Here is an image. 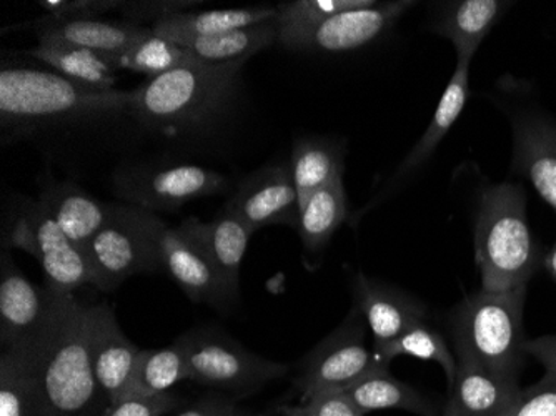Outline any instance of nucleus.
Instances as JSON below:
<instances>
[{"mask_svg":"<svg viewBox=\"0 0 556 416\" xmlns=\"http://www.w3.org/2000/svg\"><path fill=\"white\" fill-rule=\"evenodd\" d=\"M132 92H99L55 72L5 65L0 71V122L4 130L132 112Z\"/></svg>","mask_w":556,"mask_h":416,"instance_id":"obj_3","label":"nucleus"},{"mask_svg":"<svg viewBox=\"0 0 556 416\" xmlns=\"http://www.w3.org/2000/svg\"><path fill=\"white\" fill-rule=\"evenodd\" d=\"M527 355L539 360L545 367V374L556 377V335H545V337L528 338L525 343Z\"/></svg>","mask_w":556,"mask_h":416,"instance_id":"obj_40","label":"nucleus"},{"mask_svg":"<svg viewBox=\"0 0 556 416\" xmlns=\"http://www.w3.org/2000/svg\"><path fill=\"white\" fill-rule=\"evenodd\" d=\"M346 200L343 178H337L330 186L315 192L300 206L299 234L303 247L311 252L325 249L333 234L346 220Z\"/></svg>","mask_w":556,"mask_h":416,"instance_id":"obj_30","label":"nucleus"},{"mask_svg":"<svg viewBox=\"0 0 556 416\" xmlns=\"http://www.w3.org/2000/svg\"><path fill=\"white\" fill-rule=\"evenodd\" d=\"M303 412L307 416H365L343 390H325L303 399Z\"/></svg>","mask_w":556,"mask_h":416,"instance_id":"obj_38","label":"nucleus"},{"mask_svg":"<svg viewBox=\"0 0 556 416\" xmlns=\"http://www.w3.org/2000/svg\"><path fill=\"white\" fill-rule=\"evenodd\" d=\"M528 287L507 292L478 293L453 310L455 352H464L480 367L500 377L518 380L523 368V306Z\"/></svg>","mask_w":556,"mask_h":416,"instance_id":"obj_5","label":"nucleus"},{"mask_svg":"<svg viewBox=\"0 0 556 416\" xmlns=\"http://www.w3.org/2000/svg\"><path fill=\"white\" fill-rule=\"evenodd\" d=\"M52 308V290L25 277L8 250L0 259V338L2 350L27 349L42 333Z\"/></svg>","mask_w":556,"mask_h":416,"instance_id":"obj_13","label":"nucleus"},{"mask_svg":"<svg viewBox=\"0 0 556 416\" xmlns=\"http://www.w3.org/2000/svg\"><path fill=\"white\" fill-rule=\"evenodd\" d=\"M11 243L39 262L46 275V287L52 292L74 293L84 285H93L86 250L67 239L39 200L25 202L12 230Z\"/></svg>","mask_w":556,"mask_h":416,"instance_id":"obj_8","label":"nucleus"},{"mask_svg":"<svg viewBox=\"0 0 556 416\" xmlns=\"http://www.w3.org/2000/svg\"><path fill=\"white\" fill-rule=\"evenodd\" d=\"M475 262L485 292L528 287L539 270L542 259L528 224L523 187L503 181L483 190L475 222Z\"/></svg>","mask_w":556,"mask_h":416,"instance_id":"obj_2","label":"nucleus"},{"mask_svg":"<svg viewBox=\"0 0 556 416\" xmlns=\"http://www.w3.org/2000/svg\"><path fill=\"white\" fill-rule=\"evenodd\" d=\"M243 62L184 65L134 90L132 114L147 127L179 134L207 124L237 90Z\"/></svg>","mask_w":556,"mask_h":416,"instance_id":"obj_4","label":"nucleus"},{"mask_svg":"<svg viewBox=\"0 0 556 416\" xmlns=\"http://www.w3.org/2000/svg\"><path fill=\"white\" fill-rule=\"evenodd\" d=\"M150 33H152L150 27H140L125 21H104V18L55 22L43 15L36 22L39 43H67V46L84 47V49L108 55L114 62Z\"/></svg>","mask_w":556,"mask_h":416,"instance_id":"obj_20","label":"nucleus"},{"mask_svg":"<svg viewBox=\"0 0 556 416\" xmlns=\"http://www.w3.org/2000/svg\"><path fill=\"white\" fill-rule=\"evenodd\" d=\"M353 299L374 335V352L427 320V306L402 290L355 275Z\"/></svg>","mask_w":556,"mask_h":416,"instance_id":"obj_16","label":"nucleus"},{"mask_svg":"<svg viewBox=\"0 0 556 416\" xmlns=\"http://www.w3.org/2000/svg\"><path fill=\"white\" fill-rule=\"evenodd\" d=\"M375 0H292L277 5L278 43L289 47L317 29L328 18L352 9L367 8Z\"/></svg>","mask_w":556,"mask_h":416,"instance_id":"obj_31","label":"nucleus"},{"mask_svg":"<svg viewBox=\"0 0 556 416\" xmlns=\"http://www.w3.org/2000/svg\"><path fill=\"white\" fill-rule=\"evenodd\" d=\"M414 5L415 2L410 0H395L374 2L367 8L342 12L300 37L287 49L320 54H340L362 49L392 29L395 22Z\"/></svg>","mask_w":556,"mask_h":416,"instance_id":"obj_14","label":"nucleus"},{"mask_svg":"<svg viewBox=\"0 0 556 416\" xmlns=\"http://www.w3.org/2000/svg\"><path fill=\"white\" fill-rule=\"evenodd\" d=\"M179 340L186 349L190 380L197 383L249 393L289 374L287 363L262 358L227 335L193 330Z\"/></svg>","mask_w":556,"mask_h":416,"instance_id":"obj_6","label":"nucleus"},{"mask_svg":"<svg viewBox=\"0 0 556 416\" xmlns=\"http://www.w3.org/2000/svg\"><path fill=\"white\" fill-rule=\"evenodd\" d=\"M375 355L387 367L396 356H415V358L439 363L448 378V385L453 383L457 375V356L453 355L452 350L446 345L445 338L425 322L377 350Z\"/></svg>","mask_w":556,"mask_h":416,"instance_id":"obj_33","label":"nucleus"},{"mask_svg":"<svg viewBox=\"0 0 556 416\" xmlns=\"http://www.w3.org/2000/svg\"><path fill=\"white\" fill-rule=\"evenodd\" d=\"M510 2L502 0H458L443 8L435 33L445 37L457 50V62L471 64L477 50L492 33Z\"/></svg>","mask_w":556,"mask_h":416,"instance_id":"obj_22","label":"nucleus"},{"mask_svg":"<svg viewBox=\"0 0 556 416\" xmlns=\"http://www.w3.org/2000/svg\"><path fill=\"white\" fill-rule=\"evenodd\" d=\"M192 5H195V2L140 0V2H122L118 11H121L125 22L146 27L143 24H147V22H152V25L157 24V22L164 21L165 17H170V15L182 14L184 9L192 8Z\"/></svg>","mask_w":556,"mask_h":416,"instance_id":"obj_37","label":"nucleus"},{"mask_svg":"<svg viewBox=\"0 0 556 416\" xmlns=\"http://www.w3.org/2000/svg\"><path fill=\"white\" fill-rule=\"evenodd\" d=\"M130 206L139 224L154 240L164 272L179 283L180 289L192 302L208 303L217 308H225L232 303L214 268L180 236L177 228L168 227L152 212Z\"/></svg>","mask_w":556,"mask_h":416,"instance_id":"obj_11","label":"nucleus"},{"mask_svg":"<svg viewBox=\"0 0 556 416\" xmlns=\"http://www.w3.org/2000/svg\"><path fill=\"white\" fill-rule=\"evenodd\" d=\"M21 350L34 371L30 416H105L102 392L90 353V305L74 293L52 292V308L42 333Z\"/></svg>","mask_w":556,"mask_h":416,"instance_id":"obj_1","label":"nucleus"},{"mask_svg":"<svg viewBox=\"0 0 556 416\" xmlns=\"http://www.w3.org/2000/svg\"><path fill=\"white\" fill-rule=\"evenodd\" d=\"M39 202L58 222L67 239L83 250L112 220L115 212V203L100 202L74 184L47 187Z\"/></svg>","mask_w":556,"mask_h":416,"instance_id":"obj_21","label":"nucleus"},{"mask_svg":"<svg viewBox=\"0 0 556 416\" xmlns=\"http://www.w3.org/2000/svg\"><path fill=\"white\" fill-rule=\"evenodd\" d=\"M184 380H190V370L180 340L167 349L140 350L132 377L118 402L161 395Z\"/></svg>","mask_w":556,"mask_h":416,"instance_id":"obj_26","label":"nucleus"},{"mask_svg":"<svg viewBox=\"0 0 556 416\" xmlns=\"http://www.w3.org/2000/svg\"><path fill=\"white\" fill-rule=\"evenodd\" d=\"M515 171L532 181L556 214V122L525 112L514 121Z\"/></svg>","mask_w":556,"mask_h":416,"instance_id":"obj_19","label":"nucleus"},{"mask_svg":"<svg viewBox=\"0 0 556 416\" xmlns=\"http://www.w3.org/2000/svg\"><path fill=\"white\" fill-rule=\"evenodd\" d=\"M280 413H282V416H307L305 415V412H303L302 405L283 406V408L280 409Z\"/></svg>","mask_w":556,"mask_h":416,"instance_id":"obj_43","label":"nucleus"},{"mask_svg":"<svg viewBox=\"0 0 556 416\" xmlns=\"http://www.w3.org/2000/svg\"><path fill=\"white\" fill-rule=\"evenodd\" d=\"M34 58L46 62L65 79L87 89L112 92L117 86L121 68L108 55L99 54L84 47L67 43H39L30 52Z\"/></svg>","mask_w":556,"mask_h":416,"instance_id":"obj_24","label":"nucleus"},{"mask_svg":"<svg viewBox=\"0 0 556 416\" xmlns=\"http://www.w3.org/2000/svg\"><path fill=\"white\" fill-rule=\"evenodd\" d=\"M93 287L104 292L117 289L127 278L164 272L152 237L139 224L132 206L115 203L112 220L86 247Z\"/></svg>","mask_w":556,"mask_h":416,"instance_id":"obj_7","label":"nucleus"},{"mask_svg":"<svg viewBox=\"0 0 556 416\" xmlns=\"http://www.w3.org/2000/svg\"><path fill=\"white\" fill-rule=\"evenodd\" d=\"M118 0H39L37 5L46 12V17L55 22L92 21L118 11Z\"/></svg>","mask_w":556,"mask_h":416,"instance_id":"obj_35","label":"nucleus"},{"mask_svg":"<svg viewBox=\"0 0 556 416\" xmlns=\"http://www.w3.org/2000/svg\"><path fill=\"white\" fill-rule=\"evenodd\" d=\"M505 416H508V415H505Z\"/></svg>","mask_w":556,"mask_h":416,"instance_id":"obj_45","label":"nucleus"},{"mask_svg":"<svg viewBox=\"0 0 556 416\" xmlns=\"http://www.w3.org/2000/svg\"><path fill=\"white\" fill-rule=\"evenodd\" d=\"M508 416H556V377L545 374L539 383L521 388Z\"/></svg>","mask_w":556,"mask_h":416,"instance_id":"obj_36","label":"nucleus"},{"mask_svg":"<svg viewBox=\"0 0 556 416\" xmlns=\"http://www.w3.org/2000/svg\"><path fill=\"white\" fill-rule=\"evenodd\" d=\"M34 371L21 350H2L0 356V416H30Z\"/></svg>","mask_w":556,"mask_h":416,"instance_id":"obj_34","label":"nucleus"},{"mask_svg":"<svg viewBox=\"0 0 556 416\" xmlns=\"http://www.w3.org/2000/svg\"><path fill=\"white\" fill-rule=\"evenodd\" d=\"M177 230L207 260V264L214 268L233 302L239 297L243 255L249 247L250 237L254 236L255 231L225 206L214 220L202 222L189 217L177 227Z\"/></svg>","mask_w":556,"mask_h":416,"instance_id":"obj_15","label":"nucleus"},{"mask_svg":"<svg viewBox=\"0 0 556 416\" xmlns=\"http://www.w3.org/2000/svg\"><path fill=\"white\" fill-rule=\"evenodd\" d=\"M275 42H278L277 18L254 27H247V29L182 40L177 43L187 47L199 61L207 64H232V62L245 64L250 58H254L261 50L268 49Z\"/></svg>","mask_w":556,"mask_h":416,"instance_id":"obj_28","label":"nucleus"},{"mask_svg":"<svg viewBox=\"0 0 556 416\" xmlns=\"http://www.w3.org/2000/svg\"><path fill=\"white\" fill-rule=\"evenodd\" d=\"M236 408L227 402H202L187 412L180 413L179 416H236Z\"/></svg>","mask_w":556,"mask_h":416,"instance_id":"obj_41","label":"nucleus"},{"mask_svg":"<svg viewBox=\"0 0 556 416\" xmlns=\"http://www.w3.org/2000/svg\"><path fill=\"white\" fill-rule=\"evenodd\" d=\"M255 416H268V415H255Z\"/></svg>","mask_w":556,"mask_h":416,"instance_id":"obj_44","label":"nucleus"},{"mask_svg":"<svg viewBox=\"0 0 556 416\" xmlns=\"http://www.w3.org/2000/svg\"><path fill=\"white\" fill-rule=\"evenodd\" d=\"M195 62L200 61L187 47L155 36L154 33H150L139 42L134 43L121 58L115 59V64L121 71L125 68V71L149 75V79Z\"/></svg>","mask_w":556,"mask_h":416,"instance_id":"obj_32","label":"nucleus"},{"mask_svg":"<svg viewBox=\"0 0 556 416\" xmlns=\"http://www.w3.org/2000/svg\"><path fill=\"white\" fill-rule=\"evenodd\" d=\"M225 209L254 231L270 225L299 230L300 202L292 168L286 164L258 168L237 187Z\"/></svg>","mask_w":556,"mask_h":416,"instance_id":"obj_12","label":"nucleus"},{"mask_svg":"<svg viewBox=\"0 0 556 416\" xmlns=\"http://www.w3.org/2000/svg\"><path fill=\"white\" fill-rule=\"evenodd\" d=\"M90 353L97 381L114 405L132 377L140 349L125 337L114 308L104 302L90 305Z\"/></svg>","mask_w":556,"mask_h":416,"instance_id":"obj_17","label":"nucleus"},{"mask_svg":"<svg viewBox=\"0 0 556 416\" xmlns=\"http://www.w3.org/2000/svg\"><path fill=\"white\" fill-rule=\"evenodd\" d=\"M179 405V399L172 393L147 396V399L124 400L109 406L105 416H162Z\"/></svg>","mask_w":556,"mask_h":416,"instance_id":"obj_39","label":"nucleus"},{"mask_svg":"<svg viewBox=\"0 0 556 416\" xmlns=\"http://www.w3.org/2000/svg\"><path fill=\"white\" fill-rule=\"evenodd\" d=\"M277 18V8L257 5V8L220 9V11L195 12V14H177L165 17L152 25L155 36L172 42L199 39V37L218 36L232 30L247 29L254 25Z\"/></svg>","mask_w":556,"mask_h":416,"instance_id":"obj_23","label":"nucleus"},{"mask_svg":"<svg viewBox=\"0 0 556 416\" xmlns=\"http://www.w3.org/2000/svg\"><path fill=\"white\" fill-rule=\"evenodd\" d=\"M227 186V178L211 168L182 164L125 172L115 178V196L155 214L179 211L190 200L217 196Z\"/></svg>","mask_w":556,"mask_h":416,"instance_id":"obj_10","label":"nucleus"},{"mask_svg":"<svg viewBox=\"0 0 556 416\" xmlns=\"http://www.w3.org/2000/svg\"><path fill=\"white\" fill-rule=\"evenodd\" d=\"M357 308L345 324L303 362L296 385L303 399L325 390H345L371 371L389 368L365 346V330Z\"/></svg>","mask_w":556,"mask_h":416,"instance_id":"obj_9","label":"nucleus"},{"mask_svg":"<svg viewBox=\"0 0 556 416\" xmlns=\"http://www.w3.org/2000/svg\"><path fill=\"white\" fill-rule=\"evenodd\" d=\"M457 375L450 385V399L442 416H505L520 396L514 378L500 377L457 352Z\"/></svg>","mask_w":556,"mask_h":416,"instance_id":"obj_18","label":"nucleus"},{"mask_svg":"<svg viewBox=\"0 0 556 416\" xmlns=\"http://www.w3.org/2000/svg\"><path fill=\"white\" fill-rule=\"evenodd\" d=\"M545 265L546 268H548L549 274H552V277L556 280V243L555 247H553L552 252L546 256Z\"/></svg>","mask_w":556,"mask_h":416,"instance_id":"obj_42","label":"nucleus"},{"mask_svg":"<svg viewBox=\"0 0 556 416\" xmlns=\"http://www.w3.org/2000/svg\"><path fill=\"white\" fill-rule=\"evenodd\" d=\"M468 75H470V64H462L457 62V68L453 72L452 79L440 99L439 108L433 114L432 121L428 124L427 130L420 137L414 149L408 153L407 159L402 162L399 171V177L417 171L421 164L432 157L437 147L440 146L450 128L460 117L464 112L465 103H467L468 92H470V84H468Z\"/></svg>","mask_w":556,"mask_h":416,"instance_id":"obj_27","label":"nucleus"},{"mask_svg":"<svg viewBox=\"0 0 556 416\" xmlns=\"http://www.w3.org/2000/svg\"><path fill=\"white\" fill-rule=\"evenodd\" d=\"M290 168L302 206L315 192L330 186L337 178H343L345 152L333 140L321 137L299 139L293 143Z\"/></svg>","mask_w":556,"mask_h":416,"instance_id":"obj_25","label":"nucleus"},{"mask_svg":"<svg viewBox=\"0 0 556 416\" xmlns=\"http://www.w3.org/2000/svg\"><path fill=\"white\" fill-rule=\"evenodd\" d=\"M343 392L364 413L396 408L420 416H437L435 406L410 385L392 377L389 368L371 371Z\"/></svg>","mask_w":556,"mask_h":416,"instance_id":"obj_29","label":"nucleus"}]
</instances>
